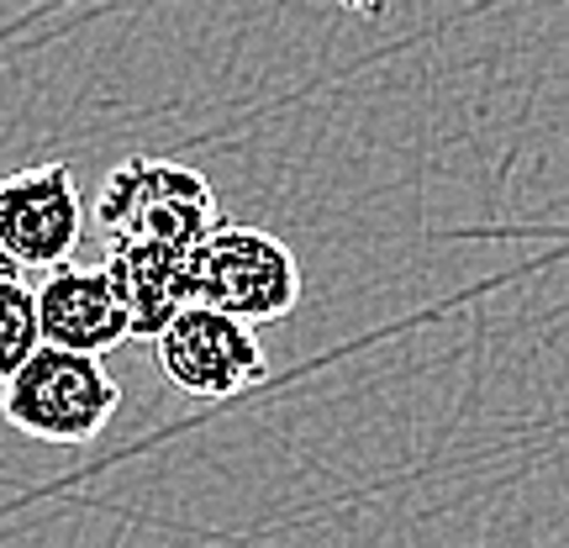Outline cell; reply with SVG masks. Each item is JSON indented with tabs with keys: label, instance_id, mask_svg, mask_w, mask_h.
I'll return each mask as SVG.
<instances>
[{
	"label": "cell",
	"instance_id": "1",
	"mask_svg": "<svg viewBox=\"0 0 569 548\" xmlns=\"http://www.w3.org/2000/svg\"><path fill=\"white\" fill-rule=\"evenodd\" d=\"M96 227L106 248L196 253L222 227V211L201 169L174 159H127L101 180Z\"/></svg>",
	"mask_w": 569,
	"mask_h": 548
},
{
	"label": "cell",
	"instance_id": "2",
	"mask_svg": "<svg viewBox=\"0 0 569 548\" xmlns=\"http://www.w3.org/2000/svg\"><path fill=\"white\" fill-rule=\"evenodd\" d=\"M122 407V386L90 353H63L42 343L27 365L0 386V411L21 438L38 444H96Z\"/></svg>",
	"mask_w": 569,
	"mask_h": 548
},
{
	"label": "cell",
	"instance_id": "3",
	"mask_svg": "<svg viewBox=\"0 0 569 548\" xmlns=\"http://www.w3.org/2000/svg\"><path fill=\"white\" fill-rule=\"evenodd\" d=\"M196 306H211L243 327L280 322L301 306V265L264 227L222 222L190 259Z\"/></svg>",
	"mask_w": 569,
	"mask_h": 548
},
{
	"label": "cell",
	"instance_id": "4",
	"mask_svg": "<svg viewBox=\"0 0 569 548\" xmlns=\"http://www.w3.org/2000/svg\"><path fill=\"white\" fill-rule=\"evenodd\" d=\"M153 353L163 380L196 401H232L269 380V353L253 338V327L232 322L211 306H184L153 338Z\"/></svg>",
	"mask_w": 569,
	"mask_h": 548
},
{
	"label": "cell",
	"instance_id": "5",
	"mask_svg": "<svg viewBox=\"0 0 569 548\" xmlns=\"http://www.w3.org/2000/svg\"><path fill=\"white\" fill-rule=\"evenodd\" d=\"M84 206L74 169L63 159L17 169L0 180V259L27 275V269H63L80 248Z\"/></svg>",
	"mask_w": 569,
	"mask_h": 548
},
{
	"label": "cell",
	"instance_id": "6",
	"mask_svg": "<svg viewBox=\"0 0 569 548\" xmlns=\"http://www.w3.org/2000/svg\"><path fill=\"white\" fill-rule=\"evenodd\" d=\"M38 332L48 348L90 353V359H101L117 343H127L132 322H127L122 296H117L106 265L101 269H80V265L53 269L38 285Z\"/></svg>",
	"mask_w": 569,
	"mask_h": 548
},
{
	"label": "cell",
	"instance_id": "7",
	"mask_svg": "<svg viewBox=\"0 0 569 548\" xmlns=\"http://www.w3.org/2000/svg\"><path fill=\"white\" fill-rule=\"evenodd\" d=\"M190 259L196 253H169V248H111L106 253V275L122 296L132 338H159L184 306H196Z\"/></svg>",
	"mask_w": 569,
	"mask_h": 548
},
{
	"label": "cell",
	"instance_id": "8",
	"mask_svg": "<svg viewBox=\"0 0 569 548\" xmlns=\"http://www.w3.org/2000/svg\"><path fill=\"white\" fill-rule=\"evenodd\" d=\"M42 348L38 332V290H27L17 275H0V386Z\"/></svg>",
	"mask_w": 569,
	"mask_h": 548
}]
</instances>
